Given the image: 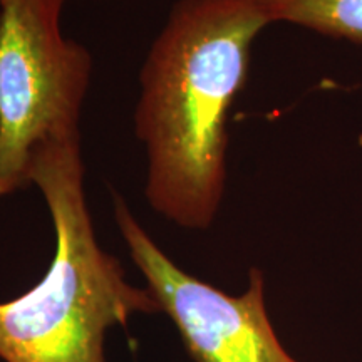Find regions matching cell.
<instances>
[{"label":"cell","instance_id":"5","mask_svg":"<svg viewBox=\"0 0 362 362\" xmlns=\"http://www.w3.org/2000/svg\"><path fill=\"white\" fill-rule=\"evenodd\" d=\"M270 24L288 22L362 44V0H260Z\"/></svg>","mask_w":362,"mask_h":362},{"label":"cell","instance_id":"2","mask_svg":"<svg viewBox=\"0 0 362 362\" xmlns=\"http://www.w3.org/2000/svg\"><path fill=\"white\" fill-rule=\"evenodd\" d=\"M29 185L42 194L56 245L44 277L0 302V361L106 362L107 330L124 327L136 314H156L160 305L99 245L81 136L42 144L30 158Z\"/></svg>","mask_w":362,"mask_h":362},{"label":"cell","instance_id":"6","mask_svg":"<svg viewBox=\"0 0 362 362\" xmlns=\"http://www.w3.org/2000/svg\"><path fill=\"white\" fill-rule=\"evenodd\" d=\"M6 197V194H4V192H2V187H0V198H4Z\"/></svg>","mask_w":362,"mask_h":362},{"label":"cell","instance_id":"4","mask_svg":"<svg viewBox=\"0 0 362 362\" xmlns=\"http://www.w3.org/2000/svg\"><path fill=\"white\" fill-rule=\"evenodd\" d=\"M111 200L131 259L194 362H298L272 325L262 270L252 269L245 291L230 296L176 265L115 189Z\"/></svg>","mask_w":362,"mask_h":362},{"label":"cell","instance_id":"1","mask_svg":"<svg viewBox=\"0 0 362 362\" xmlns=\"http://www.w3.org/2000/svg\"><path fill=\"white\" fill-rule=\"evenodd\" d=\"M269 24L260 0H178L144 57L134 110L144 197L180 228L206 230L218 215L230 107Z\"/></svg>","mask_w":362,"mask_h":362},{"label":"cell","instance_id":"3","mask_svg":"<svg viewBox=\"0 0 362 362\" xmlns=\"http://www.w3.org/2000/svg\"><path fill=\"white\" fill-rule=\"evenodd\" d=\"M66 0H0V187H29L42 144L79 138L93 57L61 27Z\"/></svg>","mask_w":362,"mask_h":362}]
</instances>
